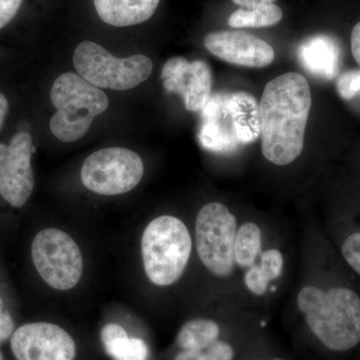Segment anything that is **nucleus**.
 I'll use <instances>...</instances> for the list:
<instances>
[{
	"instance_id": "f257e3e1",
	"label": "nucleus",
	"mask_w": 360,
	"mask_h": 360,
	"mask_svg": "<svg viewBox=\"0 0 360 360\" xmlns=\"http://www.w3.org/2000/svg\"><path fill=\"white\" fill-rule=\"evenodd\" d=\"M311 91L300 73H284L265 85L259 103L262 155L276 165L302 155L311 108Z\"/></svg>"
},
{
	"instance_id": "f03ea898",
	"label": "nucleus",
	"mask_w": 360,
	"mask_h": 360,
	"mask_svg": "<svg viewBox=\"0 0 360 360\" xmlns=\"http://www.w3.org/2000/svg\"><path fill=\"white\" fill-rule=\"evenodd\" d=\"M297 305L324 347L347 352L360 342V298L354 290L305 286L298 293Z\"/></svg>"
},
{
	"instance_id": "7ed1b4c3",
	"label": "nucleus",
	"mask_w": 360,
	"mask_h": 360,
	"mask_svg": "<svg viewBox=\"0 0 360 360\" xmlns=\"http://www.w3.org/2000/svg\"><path fill=\"white\" fill-rule=\"evenodd\" d=\"M201 111L198 139L206 150L231 153L260 136L259 104L248 92L213 94Z\"/></svg>"
},
{
	"instance_id": "20e7f679",
	"label": "nucleus",
	"mask_w": 360,
	"mask_h": 360,
	"mask_svg": "<svg viewBox=\"0 0 360 360\" xmlns=\"http://www.w3.org/2000/svg\"><path fill=\"white\" fill-rule=\"evenodd\" d=\"M56 108L49 127L52 134L63 142H73L87 134L97 115L108 110V97L75 72L59 75L51 91Z\"/></svg>"
},
{
	"instance_id": "39448f33",
	"label": "nucleus",
	"mask_w": 360,
	"mask_h": 360,
	"mask_svg": "<svg viewBox=\"0 0 360 360\" xmlns=\"http://www.w3.org/2000/svg\"><path fill=\"white\" fill-rule=\"evenodd\" d=\"M191 250V233L181 220L172 215L156 217L141 238L142 260L149 281L158 286L176 283L186 269Z\"/></svg>"
},
{
	"instance_id": "423d86ee",
	"label": "nucleus",
	"mask_w": 360,
	"mask_h": 360,
	"mask_svg": "<svg viewBox=\"0 0 360 360\" xmlns=\"http://www.w3.org/2000/svg\"><path fill=\"white\" fill-rule=\"evenodd\" d=\"M77 75L98 87L112 90L134 89L153 72V63L143 54L118 58L94 41L82 42L73 53Z\"/></svg>"
},
{
	"instance_id": "0eeeda50",
	"label": "nucleus",
	"mask_w": 360,
	"mask_h": 360,
	"mask_svg": "<svg viewBox=\"0 0 360 360\" xmlns=\"http://www.w3.org/2000/svg\"><path fill=\"white\" fill-rule=\"evenodd\" d=\"M236 227V217L222 203H207L196 217V250L213 276H229L234 269Z\"/></svg>"
},
{
	"instance_id": "6e6552de",
	"label": "nucleus",
	"mask_w": 360,
	"mask_h": 360,
	"mask_svg": "<svg viewBox=\"0 0 360 360\" xmlns=\"http://www.w3.org/2000/svg\"><path fill=\"white\" fill-rule=\"evenodd\" d=\"M32 257L39 276L54 290H70L82 278V251L73 238L60 229L39 231L33 239Z\"/></svg>"
},
{
	"instance_id": "1a4fd4ad",
	"label": "nucleus",
	"mask_w": 360,
	"mask_h": 360,
	"mask_svg": "<svg viewBox=\"0 0 360 360\" xmlns=\"http://www.w3.org/2000/svg\"><path fill=\"white\" fill-rule=\"evenodd\" d=\"M144 174L141 156L130 149L110 148L91 153L82 168V184L101 195L129 193L141 182Z\"/></svg>"
},
{
	"instance_id": "9d476101",
	"label": "nucleus",
	"mask_w": 360,
	"mask_h": 360,
	"mask_svg": "<svg viewBox=\"0 0 360 360\" xmlns=\"http://www.w3.org/2000/svg\"><path fill=\"white\" fill-rule=\"evenodd\" d=\"M32 146V135L25 131L0 143V195L13 207H22L34 187Z\"/></svg>"
},
{
	"instance_id": "9b49d317",
	"label": "nucleus",
	"mask_w": 360,
	"mask_h": 360,
	"mask_svg": "<svg viewBox=\"0 0 360 360\" xmlns=\"http://www.w3.org/2000/svg\"><path fill=\"white\" fill-rule=\"evenodd\" d=\"M11 349L18 360H75L77 354L73 338L49 322L20 326L11 338Z\"/></svg>"
},
{
	"instance_id": "f8f14e48",
	"label": "nucleus",
	"mask_w": 360,
	"mask_h": 360,
	"mask_svg": "<svg viewBox=\"0 0 360 360\" xmlns=\"http://www.w3.org/2000/svg\"><path fill=\"white\" fill-rule=\"evenodd\" d=\"M163 86L168 92L179 94L187 111L198 112L205 108L212 96V72L203 60L168 59L161 71Z\"/></svg>"
},
{
	"instance_id": "ddd939ff",
	"label": "nucleus",
	"mask_w": 360,
	"mask_h": 360,
	"mask_svg": "<svg viewBox=\"0 0 360 360\" xmlns=\"http://www.w3.org/2000/svg\"><path fill=\"white\" fill-rule=\"evenodd\" d=\"M205 46L213 56L231 65L262 68L274 63L276 53L264 39L245 32L208 33Z\"/></svg>"
},
{
	"instance_id": "4468645a",
	"label": "nucleus",
	"mask_w": 360,
	"mask_h": 360,
	"mask_svg": "<svg viewBox=\"0 0 360 360\" xmlns=\"http://www.w3.org/2000/svg\"><path fill=\"white\" fill-rule=\"evenodd\" d=\"M298 59L309 73L323 79L336 77L340 70L341 49L338 40L328 34H316L298 46Z\"/></svg>"
},
{
	"instance_id": "2eb2a0df",
	"label": "nucleus",
	"mask_w": 360,
	"mask_h": 360,
	"mask_svg": "<svg viewBox=\"0 0 360 360\" xmlns=\"http://www.w3.org/2000/svg\"><path fill=\"white\" fill-rule=\"evenodd\" d=\"M160 0H94L99 18L108 25L125 27L141 25L155 14Z\"/></svg>"
},
{
	"instance_id": "dca6fc26",
	"label": "nucleus",
	"mask_w": 360,
	"mask_h": 360,
	"mask_svg": "<svg viewBox=\"0 0 360 360\" xmlns=\"http://www.w3.org/2000/svg\"><path fill=\"white\" fill-rule=\"evenodd\" d=\"M106 352L115 360H146L148 348L141 338H129L118 324L110 323L101 331Z\"/></svg>"
},
{
	"instance_id": "f3484780",
	"label": "nucleus",
	"mask_w": 360,
	"mask_h": 360,
	"mask_svg": "<svg viewBox=\"0 0 360 360\" xmlns=\"http://www.w3.org/2000/svg\"><path fill=\"white\" fill-rule=\"evenodd\" d=\"M219 324L210 319H193L186 322L177 335V345L184 350L201 352L217 340Z\"/></svg>"
},
{
	"instance_id": "a211bd4d",
	"label": "nucleus",
	"mask_w": 360,
	"mask_h": 360,
	"mask_svg": "<svg viewBox=\"0 0 360 360\" xmlns=\"http://www.w3.org/2000/svg\"><path fill=\"white\" fill-rule=\"evenodd\" d=\"M283 9L274 4L240 7L229 16L233 28H260L276 25L283 20Z\"/></svg>"
},
{
	"instance_id": "6ab92c4d",
	"label": "nucleus",
	"mask_w": 360,
	"mask_h": 360,
	"mask_svg": "<svg viewBox=\"0 0 360 360\" xmlns=\"http://www.w3.org/2000/svg\"><path fill=\"white\" fill-rule=\"evenodd\" d=\"M262 231L257 224L248 222L236 232L234 241V262L241 267L255 264L262 253Z\"/></svg>"
},
{
	"instance_id": "aec40b11",
	"label": "nucleus",
	"mask_w": 360,
	"mask_h": 360,
	"mask_svg": "<svg viewBox=\"0 0 360 360\" xmlns=\"http://www.w3.org/2000/svg\"><path fill=\"white\" fill-rule=\"evenodd\" d=\"M283 267V257L281 251L269 250L260 253V266H258V269L269 283L281 276Z\"/></svg>"
},
{
	"instance_id": "412c9836",
	"label": "nucleus",
	"mask_w": 360,
	"mask_h": 360,
	"mask_svg": "<svg viewBox=\"0 0 360 360\" xmlns=\"http://www.w3.org/2000/svg\"><path fill=\"white\" fill-rule=\"evenodd\" d=\"M336 89L341 98L350 101L360 92V70H350L338 77Z\"/></svg>"
},
{
	"instance_id": "4be33fe9",
	"label": "nucleus",
	"mask_w": 360,
	"mask_h": 360,
	"mask_svg": "<svg viewBox=\"0 0 360 360\" xmlns=\"http://www.w3.org/2000/svg\"><path fill=\"white\" fill-rule=\"evenodd\" d=\"M341 251L347 264L360 276V232L348 236L343 243Z\"/></svg>"
},
{
	"instance_id": "5701e85b",
	"label": "nucleus",
	"mask_w": 360,
	"mask_h": 360,
	"mask_svg": "<svg viewBox=\"0 0 360 360\" xmlns=\"http://www.w3.org/2000/svg\"><path fill=\"white\" fill-rule=\"evenodd\" d=\"M245 281L246 286L251 292L257 295H264L267 290L269 281L260 274L257 265H251L248 271L246 272Z\"/></svg>"
},
{
	"instance_id": "b1692460",
	"label": "nucleus",
	"mask_w": 360,
	"mask_h": 360,
	"mask_svg": "<svg viewBox=\"0 0 360 360\" xmlns=\"http://www.w3.org/2000/svg\"><path fill=\"white\" fill-rule=\"evenodd\" d=\"M205 354L207 360H232L234 357V352L229 343L224 341L217 340L207 347Z\"/></svg>"
},
{
	"instance_id": "393cba45",
	"label": "nucleus",
	"mask_w": 360,
	"mask_h": 360,
	"mask_svg": "<svg viewBox=\"0 0 360 360\" xmlns=\"http://www.w3.org/2000/svg\"><path fill=\"white\" fill-rule=\"evenodd\" d=\"M22 1L23 0H0V30L15 18Z\"/></svg>"
},
{
	"instance_id": "a878e982",
	"label": "nucleus",
	"mask_w": 360,
	"mask_h": 360,
	"mask_svg": "<svg viewBox=\"0 0 360 360\" xmlns=\"http://www.w3.org/2000/svg\"><path fill=\"white\" fill-rule=\"evenodd\" d=\"M14 322L13 317L7 310L4 309V303L0 297V343L8 340L13 335Z\"/></svg>"
},
{
	"instance_id": "bb28decb",
	"label": "nucleus",
	"mask_w": 360,
	"mask_h": 360,
	"mask_svg": "<svg viewBox=\"0 0 360 360\" xmlns=\"http://www.w3.org/2000/svg\"><path fill=\"white\" fill-rule=\"evenodd\" d=\"M352 56L360 65V22L354 26L352 32Z\"/></svg>"
},
{
	"instance_id": "cd10ccee",
	"label": "nucleus",
	"mask_w": 360,
	"mask_h": 360,
	"mask_svg": "<svg viewBox=\"0 0 360 360\" xmlns=\"http://www.w3.org/2000/svg\"><path fill=\"white\" fill-rule=\"evenodd\" d=\"M174 360H207L205 354L201 352H196V350H184L180 352Z\"/></svg>"
},
{
	"instance_id": "c85d7f7f",
	"label": "nucleus",
	"mask_w": 360,
	"mask_h": 360,
	"mask_svg": "<svg viewBox=\"0 0 360 360\" xmlns=\"http://www.w3.org/2000/svg\"><path fill=\"white\" fill-rule=\"evenodd\" d=\"M7 111H8V101L6 96L0 92V129L6 120Z\"/></svg>"
},
{
	"instance_id": "c756f323",
	"label": "nucleus",
	"mask_w": 360,
	"mask_h": 360,
	"mask_svg": "<svg viewBox=\"0 0 360 360\" xmlns=\"http://www.w3.org/2000/svg\"><path fill=\"white\" fill-rule=\"evenodd\" d=\"M232 1L240 7H248L251 6H258V4H274L276 0H232Z\"/></svg>"
},
{
	"instance_id": "7c9ffc66",
	"label": "nucleus",
	"mask_w": 360,
	"mask_h": 360,
	"mask_svg": "<svg viewBox=\"0 0 360 360\" xmlns=\"http://www.w3.org/2000/svg\"><path fill=\"white\" fill-rule=\"evenodd\" d=\"M0 360H4V357H2L1 352H0Z\"/></svg>"
},
{
	"instance_id": "2f4dec72",
	"label": "nucleus",
	"mask_w": 360,
	"mask_h": 360,
	"mask_svg": "<svg viewBox=\"0 0 360 360\" xmlns=\"http://www.w3.org/2000/svg\"><path fill=\"white\" fill-rule=\"evenodd\" d=\"M272 360H283V359H272Z\"/></svg>"
}]
</instances>
